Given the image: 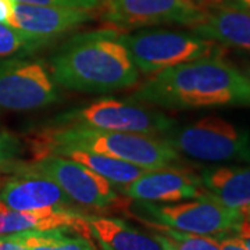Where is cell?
I'll return each instance as SVG.
<instances>
[{"mask_svg":"<svg viewBox=\"0 0 250 250\" xmlns=\"http://www.w3.org/2000/svg\"><path fill=\"white\" fill-rule=\"evenodd\" d=\"M131 100L167 110L250 107V77L220 56L153 74Z\"/></svg>","mask_w":250,"mask_h":250,"instance_id":"6da1fadb","label":"cell"},{"mask_svg":"<svg viewBox=\"0 0 250 250\" xmlns=\"http://www.w3.org/2000/svg\"><path fill=\"white\" fill-rule=\"evenodd\" d=\"M120 34L117 29H98L67 39L49 60L54 82L83 93H110L134 86L139 71Z\"/></svg>","mask_w":250,"mask_h":250,"instance_id":"7a4b0ae2","label":"cell"},{"mask_svg":"<svg viewBox=\"0 0 250 250\" xmlns=\"http://www.w3.org/2000/svg\"><path fill=\"white\" fill-rule=\"evenodd\" d=\"M28 143L32 160L49 156L57 149H82L128 161L146 170L168 167L181 161L179 153L161 136L135 132L42 126L28 139Z\"/></svg>","mask_w":250,"mask_h":250,"instance_id":"3957f363","label":"cell"},{"mask_svg":"<svg viewBox=\"0 0 250 250\" xmlns=\"http://www.w3.org/2000/svg\"><path fill=\"white\" fill-rule=\"evenodd\" d=\"M120 39L142 74H157L179 64L224 53L220 43L195 32L142 29L132 34L121 32Z\"/></svg>","mask_w":250,"mask_h":250,"instance_id":"277c9868","label":"cell"},{"mask_svg":"<svg viewBox=\"0 0 250 250\" xmlns=\"http://www.w3.org/2000/svg\"><path fill=\"white\" fill-rule=\"evenodd\" d=\"M161 138L178 153L199 161H236L250 164V129L214 116L175 124Z\"/></svg>","mask_w":250,"mask_h":250,"instance_id":"5b68a950","label":"cell"},{"mask_svg":"<svg viewBox=\"0 0 250 250\" xmlns=\"http://www.w3.org/2000/svg\"><path fill=\"white\" fill-rule=\"evenodd\" d=\"M174 125L175 121L171 117L156 108L141 104L139 102L100 99L88 106L62 111L59 116L46 121L43 126H81L159 136L166 134Z\"/></svg>","mask_w":250,"mask_h":250,"instance_id":"8992f818","label":"cell"},{"mask_svg":"<svg viewBox=\"0 0 250 250\" xmlns=\"http://www.w3.org/2000/svg\"><path fill=\"white\" fill-rule=\"evenodd\" d=\"M59 100L46 62L25 56L0 60V111H35Z\"/></svg>","mask_w":250,"mask_h":250,"instance_id":"52a82bcc","label":"cell"},{"mask_svg":"<svg viewBox=\"0 0 250 250\" xmlns=\"http://www.w3.org/2000/svg\"><path fill=\"white\" fill-rule=\"evenodd\" d=\"M145 214L156 225L168 227L182 232L196 235H214L225 238L239 231L243 215L241 208L221 205L208 197L172 206H157L152 202H143Z\"/></svg>","mask_w":250,"mask_h":250,"instance_id":"ba28073f","label":"cell"},{"mask_svg":"<svg viewBox=\"0 0 250 250\" xmlns=\"http://www.w3.org/2000/svg\"><path fill=\"white\" fill-rule=\"evenodd\" d=\"M100 10L120 32L160 24L193 28L207 14V7L196 0H103Z\"/></svg>","mask_w":250,"mask_h":250,"instance_id":"9c48e42d","label":"cell"},{"mask_svg":"<svg viewBox=\"0 0 250 250\" xmlns=\"http://www.w3.org/2000/svg\"><path fill=\"white\" fill-rule=\"evenodd\" d=\"M22 170L34 171L53 179L74 203L83 207L103 210L118 202L116 190L107 179L83 164L62 156L49 154L38 160L27 161Z\"/></svg>","mask_w":250,"mask_h":250,"instance_id":"30bf717a","label":"cell"},{"mask_svg":"<svg viewBox=\"0 0 250 250\" xmlns=\"http://www.w3.org/2000/svg\"><path fill=\"white\" fill-rule=\"evenodd\" d=\"M95 18V10L39 6L14 0V9L7 25L28 35L53 42Z\"/></svg>","mask_w":250,"mask_h":250,"instance_id":"8fae6325","label":"cell"},{"mask_svg":"<svg viewBox=\"0 0 250 250\" xmlns=\"http://www.w3.org/2000/svg\"><path fill=\"white\" fill-rule=\"evenodd\" d=\"M123 190L126 196L135 200L159 203L199 199L205 193L200 177L171 166L147 170L134 182L125 185Z\"/></svg>","mask_w":250,"mask_h":250,"instance_id":"7c38bea8","label":"cell"},{"mask_svg":"<svg viewBox=\"0 0 250 250\" xmlns=\"http://www.w3.org/2000/svg\"><path fill=\"white\" fill-rule=\"evenodd\" d=\"M0 205L18 211L45 207L74 210V202L53 179L28 170L16 172L0 185Z\"/></svg>","mask_w":250,"mask_h":250,"instance_id":"4fadbf2b","label":"cell"},{"mask_svg":"<svg viewBox=\"0 0 250 250\" xmlns=\"http://www.w3.org/2000/svg\"><path fill=\"white\" fill-rule=\"evenodd\" d=\"M74 229L89 239L90 231L86 215L70 208L45 207L39 210L18 211L0 205V236L24 231Z\"/></svg>","mask_w":250,"mask_h":250,"instance_id":"5bb4252c","label":"cell"},{"mask_svg":"<svg viewBox=\"0 0 250 250\" xmlns=\"http://www.w3.org/2000/svg\"><path fill=\"white\" fill-rule=\"evenodd\" d=\"M193 32L221 46L250 53V10L232 3H215L207 7L203 22Z\"/></svg>","mask_w":250,"mask_h":250,"instance_id":"9a60e30c","label":"cell"},{"mask_svg":"<svg viewBox=\"0 0 250 250\" xmlns=\"http://www.w3.org/2000/svg\"><path fill=\"white\" fill-rule=\"evenodd\" d=\"M90 236L103 250H170L163 235L145 233L118 218L86 217Z\"/></svg>","mask_w":250,"mask_h":250,"instance_id":"2e32d148","label":"cell"},{"mask_svg":"<svg viewBox=\"0 0 250 250\" xmlns=\"http://www.w3.org/2000/svg\"><path fill=\"white\" fill-rule=\"evenodd\" d=\"M200 182L205 197L232 208L250 205V166L205 168L200 174Z\"/></svg>","mask_w":250,"mask_h":250,"instance_id":"e0dca14e","label":"cell"},{"mask_svg":"<svg viewBox=\"0 0 250 250\" xmlns=\"http://www.w3.org/2000/svg\"><path fill=\"white\" fill-rule=\"evenodd\" d=\"M50 154L62 156L81 163L89 170L95 171L96 174L107 179L110 184L121 188L134 182L135 179H138L147 171L146 168L131 164L128 161L118 160L114 157H108L104 154L88 152L82 149H57Z\"/></svg>","mask_w":250,"mask_h":250,"instance_id":"ac0fdd59","label":"cell"},{"mask_svg":"<svg viewBox=\"0 0 250 250\" xmlns=\"http://www.w3.org/2000/svg\"><path fill=\"white\" fill-rule=\"evenodd\" d=\"M67 229L24 231L10 236L21 243L25 250H96L85 236H67Z\"/></svg>","mask_w":250,"mask_h":250,"instance_id":"d6986e66","label":"cell"},{"mask_svg":"<svg viewBox=\"0 0 250 250\" xmlns=\"http://www.w3.org/2000/svg\"><path fill=\"white\" fill-rule=\"evenodd\" d=\"M50 43L52 41L28 35L0 22V59L28 56Z\"/></svg>","mask_w":250,"mask_h":250,"instance_id":"ffe728a7","label":"cell"},{"mask_svg":"<svg viewBox=\"0 0 250 250\" xmlns=\"http://www.w3.org/2000/svg\"><path fill=\"white\" fill-rule=\"evenodd\" d=\"M152 227L163 232V236L168 243L170 250H223L220 246V242L206 235L182 232L156 224H153Z\"/></svg>","mask_w":250,"mask_h":250,"instance_id":"44dd1931","label":"cell"},{"mask_svg":"<svg viewBox=\"0 0 250 250\" xmlns=\"http://www.w3.org/2000/svg\"><path fill=\"white\" fill-rule=\"evenodd\" d=\"M24 146L16 135L0 129V171L20 172L27 161L22 160Z\"/></svg>","mask_w":250,"mask_h":250,"instance_id":"7402d4cb","label":"cell"},{"mask_svg":"<svg viewBox=\"0 0 250 250\" xmlns=\"http://www.w3.org/2000/svg\"><path fill=\"white\" fill-rule=\"evenodd\" d=\"M16 1L39 4V6H57V7L96 10L100 9L103 0H16Z\"/></svg>","mask_w":250,"mask_h":250,"instance_id":"603a6c76","label":"cell"},{"mask_svg":"<svg viewBox=\"0 0 250 250\" xmlns=\"http://www.w3.org/2000/svg\"><path fill=\"white\" fill-rule=\"evenodd\" d=\"M220 246L223 250H249L239 236H225L220 241Z\"/></svg>","mask_w":250,"mask_h":250,"instance_id":"cb8c5ba5","label":"cell"},{"mask_svg":"<svg viewBox=\"0 0 250 250\" xmlns=\"http://www.w3.org/2000/svg\"><path fill=\"white\" fill-rule=\"evenodd\" d=\"M14 9V0H0V22L9 24L10 17Z\"/></svg>","mask_w":250,"mask_h":250,"instance_id":"d4e9b609","label":"cell"},{"mask_svg":"<svg viewBox=\"0 0 250 250\" xmlns=\"http://www.w3.org/2000/svg\"><path fill=\"white\" fill-rule=\"evenodd\" d=\"M0 250H25V248L14 241L10 235H4L0 236Z\"/></svg>","mask_w":250,"mask_h":250,"instance_id":"484cf974","label":"cell"},{"mask_svg":"<svg viewBox=\"0 0 250 250\" xmlns=\"http://www.w3.org/2000/svg\"><path fill=\"white\" fill-rule=\"evenodd\" d=\"M241 211H242V215H243V221H242L241 227H239L238 236L250 233V205L242 207Z\"/></svg>","mask_w":250,"mask_h":250,"instance_id":"4316f807","label":"cell"},{"mask_svg":"<svg viewBox=\"0 0 250 250\" xmlns=\"http://www.w3.org/2000/svg\"><path fill=\"white\" fill-rule=\"evenodd\" d=\"M229 3H232V4L238 6V7H242V9L250 10V0H229Z\"/></svg>","mask_w":250,"mask_h":250,"instance_id":"83f0119b","label":"cell"},{"mask_svg":"<svg viewBox=\"0 0 250 250\" xmlns=\"http://www.w3.org/2000/svg\"><path fill=\"white\" fill-rule=\"evenodd\" d=\"M242 241H243V243L246 245V248L250 250V233H248V235H241L239 236Z\"/></svg>","mask_w":250,"mask_h":250,"instance_id":"f1b7e54d","label":"cell"},{"mask_svg":"<svg viewBox=\"0 0 250 250\" xmlns=\"http://www.w3.org/2000/svg\"><path fill=\"white\" fill-rule=\"evenodd\" d=\"M207 1H208V7H210L211 4H215V3H227L229 0H207Z\"/></svg>","mask_w":250,"mask_h":250,"instance_id":"f546056e","label":"cell"},{"mask_svg":"<svg viewBox=\"0 0 250 250\" xmlns=\"http://www.w3.org/2000/svg\"><path fill=\"white\" fill-rule=\"evenodd\" d=\"M197 3H200L202 6H205V7H208V1L207 0H196Z\"/></svg>","mask_w":250,"mask_h":250,"instance_id":"4dcf8cb0","label":"cell"},{"mask_svg":"<svg viewBox=\"0 0 250 250\" xmlns=\"http://www.w3.org/2000/svg\"><path fill=\"white\" fill-rule=\"evenodd\" d=\"M248 75H249V77H250V70H249V71H248Z\"/></svg>","mask_w":250,"mask_h":250,"instance_id":"1f68e13d","label":"cell"},{"mask_svg":"<svg viewBox=\"0 0 250 250\" xmlns=\"http://www.w3.org/2000/svg\"><path fill=\"white\" fill-rule=\"evenodd\" d=\"M0 185H1V177H0Z\"/></svg>","mask_w":250,"mask_h":250,"instance_id":"d6a6232c","label":"cell"}]
</instances>
